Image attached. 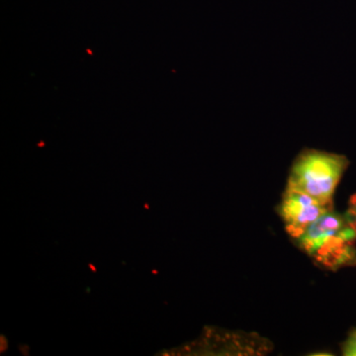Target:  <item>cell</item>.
I'll return each mask as SVG.
<instances>
[{
	"mask_svg": "<svg viewBox=\"0 0 356 356\" xmlns=\"http://www.w3.org/2000/svg\"><path fill=\"white\" fill-rule=\"evenodd\" d=\"M346 216L356 228V194L350 199V209H348Z\"/></svg>",
	"mask_w": 356,
	"mask_h": 356,
	"instance_id": "cell-5",
	"label": "cell"
},
{
	"mask_svg": "<svg viewBox=\"0 0 356 356\" xmlns=\"http://www.w3.org/2000/svg\"><path fill=\"white\" fill-rule=\"evenodd\" d=\"M295 242L318 266L337 270L356 261V228L348 216L327 211Z\"/></svg>",
	"mask_w": 356,
	"mask_h": 356,
	"instance_id": "cell-1",
	"label": "cell"
},
{
	"mask_svg": "<svg viewBox=\"0 0 356 356\" xmlns=\"http://www.w3.org/2000/svg\"><path fill=\"white\" fill-rule=\"evenodd\" d=\"M331 209L332 204L321 202L308 194L286 187L278 207V213L284 222L288 235L295 240L318 217Z\"/></svg>",
	"mask_w": 356,
	"mask_h": 356,
	"instance_id": "cell-3",
	"label": "cell"
},
{
	"mask_svg": "<svg viewBox=\"0 0 356 356\" xmlns=\"http://www.w3.org/2000/svg\"><path fill=\"white\" fill-rule=\"evenodd\" d=\"M350 161L343 154L318 149L302 151L293 161L287 188L303 192L325 204H332L334 192Z\"/></svg>",
	"mask_w": 356,
	"mask_h": 356,
	"instance_id": "cell-2",
	"label": "cell"
},
{
	"mask_svg": "<svg viewBox=\"0 0 356 356\" xmlns=\"http://www.w3.org/2000/svg\"><path fill=\"white\" fill-rule=\"evenodd\" d=\"M341 353L344 356H356V327L341 344Z\"/></svg>",
	"mask_w": 356,
	"mask_h": 356,
	"instance_id": "cell-4",
	"label": "cell"
}]
</instances>
